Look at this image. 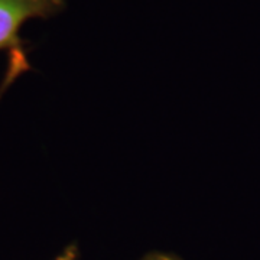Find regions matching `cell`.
I'll return each mask as SVG.
<instances>
[{
    "mask_svg": "<svg viewBox=\"0 0 260 260\" xmlns=\"http://www.w3.org/2000/svg\"><path fill=\"white\" fill-rule=\"evenodd\" d=\"M65 8V0H0V51H25L20 28L30 19H48Z\"/></svg>",
    "mask_w": 260,
    "mask_h": 260,
    "instance_id": "1",
    "label": "cell"
},
{
    "mask_svg": "<svg viewBox=\"0 0 260 260\" xmlns=\"http://www.w3.org/2000/svg\"><path fill=\"white\" fill-rule=\"evenodd\" d=\"M80 256V250H78V246L77 244H70L67 246L64 250L61 251L54 260H77Z\"/></svg>",
    "mask_w": 260,
    "mask_h": 260,
    "instance_id": "2",
    "label": "cell"
},
{
    "mask_svg": "<svg viewBox=\"0 0 260 260\" xmlns=\"http://www.w3.org/2000/svg\"><path fill=\"white\" fill-rule=\"evenodd\" d=\"M140 260H181L178 259L177 256L172 254H165V253H150L148 256H145L143 259Z\"/></svg>",
    "mask_w": 260,
    "mask_h": 260,
    "instance_id": "3",
    "label": "cell"
}]
</instances>
